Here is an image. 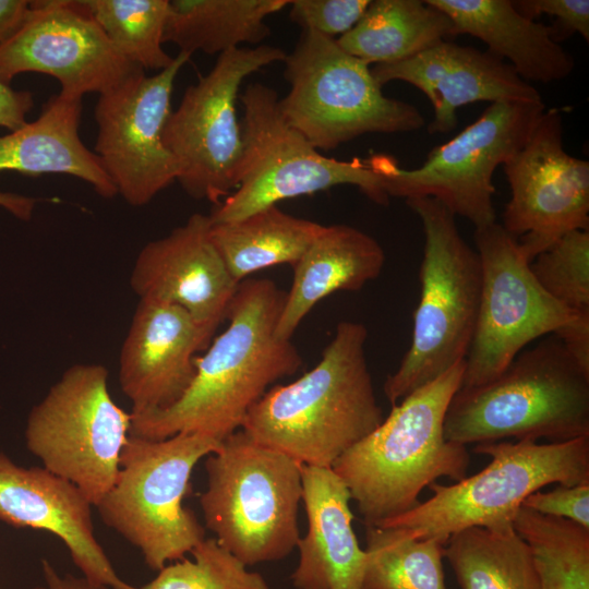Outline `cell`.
<instances>
[{"label":"cell","mask_w":589,"mask_h":589,"mask_svg":"<svg viewBox=\"0 0 589 589\" xmlns=\"http://www.w3.org/2000/svg\"><path fill=\"white\" fill-rule=\"evenodd\" d=\"M190 554L167 564L140 589H269L260 573L249 570L215 538H205Z\"/></svg>","instance_id":"33"},{"label":"cell","mask_w":589,"mask_h":589,"mask_svg":"<svg viewBox=\"0 0 589 589\" xmlns=\"http://www.w3.org/2000/svg\"><path fill=\"white\" fill-rule=\"evenodd\" d=\"M308 531L300 538L296 589H363L366 553L352 528L350 492L332 468L301 465Z\"/></svg>","instance_id":"22"},{"label":"cell","mask_w":589,"mask_h":589,"mask_svg":"<svg viewBox=\"0 0 589 589\" xmlns=\"http://www.w3.org/2000/svg\"><path fill=\"white\" fill-rule=\"evenodd\" d=\"M221 442L195 433L154 441L129 435L112 488L95 506L104 524L139 549L153 570L190 553L205 528L183 506L196 464Z\"/></svg>","instance_id":"7"},{"label":"cell","mask_w":589,"mask_h":589,"mask_svg":"<svg viewBox=\"0 0 589 589\" xmlns=\"http://www.w3.org/2000/svg\"><path fill=\"white\" fill-rule=\"evenodd\" d=\"M522 506L537 513L572 520L589 529V482L557 484L553 490L533 492Z\"/></svg>","instance_id":"37"},{"label":"cell","mask_w":589,"mask_h":589,"mask_svg":"<svg viewBox=\"0 0 589 589\" xmlns=\"http://www.w3.org/2000/svg\"><path fill=\"white\" fill-rule=\"evenodd\" d=\"M240 98L244 113L238 184L208 215L212 224L239 220L280 201L342 184L357 187L378 205H388L374 155L351 160L324 156L289 125L277 92L263 83L248 85Z\"/></svg>","instance_id":"8"},{"label":"cell","mask_w":589,"mask_h":589,"mask_svg":"<svg viewBox=\"0 0 589 589\" xmlns=\"http://www.w3.org/2000/svg\"><path fill=\"white\" fill-rule=\"evenodd\" d=\"M382 245L370 235L348 225L324 226L296 263L276 333H293L324 298L337 291H357L380 276L385 264Z\"/></svg>","instance_id":"23"},{"label":"cell","mask_w":589,"mask_h":589,"mask_svg":"<svg viewBox=\"0 0 589 589\" xmlns=\"http://www.w3.org/2000/svg\"><path fill=\"white\" fill-rule=\"evenodd\" d=\"M539 285L568 309L589 313V230H573L529 264Z\"/></svg>","instance_id":"34"},{"label":"cell","mask_w":589,"mask_h":589,"mask_svg":"<svg viewBox=\"0 0 589 589\" xmlns=\"http://www.w3.org/2000/svg\"><path fill=\"white\" fill-rule=\"evenodd\" d=\"M545 110L539 103H493L448 142L435 146L414 169L375 154L388 196L433 197L476 229L496 223L493 173L527 141Z\"/></svg>","instance_id":"12"},{"label":"cell","mask_w":589,"mask_h":589,"mask_svg":"<svg viewBox=\"0 0 589 589\" xmlns=\"http://www.w3.org/2000/svg\"><path fill=\"white\" fill-rule=\"evenodd\" d=\"M44 585L33 589H115L107 585L97 584L84 576L59 574L48 560L41 561Z\"/></svg>","instance_id":"40"},{"label":"cell","mask_w":589,"mask_h":589,"mask_svg":"<svg viewBox=\"0 0 589 589\" xmlns=\"http://www.w3.org/2000/svg\"><path fill=\"white\" fill-rule=\"evenodd\" d=\"M324 225L273 205L239 220L212 224L213 242L238 283L273 266L296 265Z\"/></svg>","instance_id":"28"},{"label":"cell","mask_w":589,"mask_h":589,"mask_svg":"<svg viewBox=\"0 0 589 589\" xmlns=\"http://www.w3.org/2000/svg\"><path fill=\"white\" fill-rule=\"evenodd\" d=\"M453 22L455 35L482 40L488 51L508 60L526 82L551 83L567 77L573 56L554 37L550 26L520 14L510 0H426Z\"/></svg>","instance_id":"24"},{"label":"cell","mask_w":589,"mask_h":589,"mask_svg":"<svg viewBox=\"0 0 589 589\" xmlns=\"http://www.w3.org/2000/svg\"><path fill=\"white\" fill-rule=\"evenodd\" d=\"M444 557L461 589H539L530 550L512 524L458 531Z\"/></svg>","instance_id":"29"},{"label":"cell","mask_w":589,"mask_h":589,"mask_svg":"<svg viewBox=\"0 0 589 589\" xmlns=\"http://www.w3.org/2000/svg\"><path fill=\"white\" fill-rule=\"evenodd\" d=\"M97 24L129 62L161 71L175 57L164 48L169 0H82Z\"/></svg>","instance_id":"32"},{"label":"cell","mask_w":589,"mask_h":589,"mask_svg":"<svg viewBox=\"0 0 589 589\" xmlns=\"http://www.w3.org/2000/svg\"><path fill=\"white\" fill-rule=\"evenodd\" d=\"M131 413L112 399L108 371L77 363L63 372L27 418V449L96 506L116 482Z\"/></svg>","instance_id":"11"},{"label":"cell","mask_w":589,"mask_h":589,"mask_svg":"<svg viewBox=\"0 0 589 589\" xmlns=\"http://www.w3.org/2000/svg\"><path fill=\"white\" fill-rule=\"evenodd\" d=\"M284 63L290 88L279 98L280 111L318 151L369 133L410 132L425 124L416 106L385 96L370 65L333 37L302 31Z\"/></svg>","instance_id":"10"},{"label":"cell","mask_w":589,"mask_h":589,"mask_svg":"<svg viewBox=\"0 0 589 589\" xmlns=\"http://www.w3.org/2000/svg\"><path fill=\"white\" fill-rule=\"evenodd\" d=\"M37 202L38 200L32 196L0 192V207L22 220H28L32 217Z\"/></svg>","instance_id":"41"},{"label":"cell","mask_w":589,"mask_h":589,"mask_svg":"<svg viewBox=\"0 0 589 589\" xmlns=\"http://www.w3.org/2000/svg\"><path fill=\"white\" fill-rule=\"evenodd\" d=\"M208 215L194 213L140 251L130 278L140 300L181 306L208 339L227 318L240 283L230 275L211 236Z\"/></svg>","instance_id":"18"},{"label":"cell","mask_w":589,"mask_h":589,"mask_svg":"<svg viewBox=\"0 0 589 589\" xmlns=\"http://www.w3.org/2000/svg\"><path fill=\"white\" fill-rule=\"evenodd\" d=\"M444 436L465 446L589 437V370L549 335L492 381L460 386L445 414Z\"/></svg>","instance_id":"4"},{"label":"cell","mask_w":589,"mask_h":589,"mask_svg":"<svg viewBox=\"0 0 589 589\" xmlns=\"http://www.w3.org/2000/svg\"><path fill=\"white\" fill-rule=\"evenodd\" d=\"M369 4L370 0H291L289 19L302 31L334 38L349 32Z\"/></svg>","instance_id":"35"},{"label":"cell","mask_w":589,"mask_h":589,"mask_svg":"<svg viewBox=\"0 0 589 589\" xmlns=\"http://www.w3.org/2000/svg\"><path fill=\"white\" fill-rule=\"evenodd\" d=\"M372 75L381 85L402 81L430 100V134H446L458 123L457 110L478 101L539 103V91L505 61L488 50L442 40L400 62L376 64Z\"/></svg>","instance_id":"19"},{"label":"cell","mask_w":589,"mask_h":589,"mask_svg":"<svg viewBox=\"0 0 589 589\" xmlns=\"http://www.w3.org/2000/svg\"><path fill=\"white\" fill-rule=\"evenodd\" d=\"M211 340L181 306L140 300L119 358V382L131 414L164 410L195 375V353Z\"/></svg>","instance_id":"20"},{"label":"cell","mask_w":589,"mask_h":589,"mask_svg":"<svg viewBox=\"0 0 589 589\" xmlns=\"http://www.w3.org/2000/svg\"><path fill=\"white\" fill-rule=\"evenodd\" d=\"M31 5L28 0H0V48L22 28Z\"/></svg>","instance_id":"39"},{"label":"cell","mask_w":589,"mask_h":589,"mask_svg":"<svg viewBox=\"0 0 589 589\" xmlns=\"http://www.w3.org/2000/svg\"><path fill=\"white\" fill-rule=\"evenodd\" d=\"M512 525L530 550L539 589H589V529L525 506Z\"/></svg>","instance_id":"30"},{"label":"cell","mask_w":589,"mask_h":589,"mask_svg":"<svg viewBox=\"0 0 589 589\" xmlns=\"http://www.w3.org/2000/svg\"><path fill=\"white\" fill-rule=\"evenodd\" d=\"M205 470L199 501L220 545L247 566L283 560L297 548L301 464L238 430L208 455Z\"/></svg>","instance_id":"6"},{"label":"cell","mask_w":589,"mask_h":589,"mask_svg":"<svg viewBox=\"0 0 589 589\" xmlns=\"http://www.w3.org/2000/svg\"><path fill=\"white\" fill-rule=\"evenodd\" d=\"M405 201L422 223L424 249L411 342L384 384L392 406L466 360L482 290L480 257L460 236L455 215L433 197Z\"/></svg>","instance_id":"5"},{"label":"cell","mask_w":589,"mask_h":589,"mask_svg":"<svg viewBox=\"0 0 589 589\" xmlns=\"http://www.w3.org/2000/svg\"><path fill=\"white\" fill-rule=\"evenodd\" d=\"M482 290L473 338L465 360L461 387L500 375L537 338L560 336L589 313L552 298L536 280L518 240L501 224L476 229Z\"/></svg>","instance_id":"14"},{"label":"cell","mask_w":589,"mask_h":589,"mask_svg":"<svg viewBox=\"0 0 589 589\" xmlns=\"http://www.w3.org/2000/svg\"><path fill=\"white\" fill-rule=\"evenodd\" d=\"M190 56L180 52L154 75L137 71L99 95L94 117V153L119 195L132 206L148 204L178 178V165L164 144L175 80Z\"/></svg>","instance_id":"15"},{"label":"cell","mask_w":589,"mask_h":589,"mask_svg":"<svg viewBox=\"0 0 589 589\" xmlns=\"http://www.w3.org/2000/svg\"><path fill=\"white\" fill-rule=\"evenodd\" d=\"M290 0H169L164 44L190 57L201 51L221 55L259 45L271 34L266 19Z\"/></svg>","instance_id":"27"},{"label":"cell","mask_w":589,"mask_h":589,"mask_svg":"<svg viewBox=\"0 0 589 589\" xmlns=\"http://www.w3.org/2000/svg\"><path fill=\"white\" fill-rule=\"evenodd\" d=\"M285 294L269 279L241 281L228 327L196 358L188 389L164 410L131 414L130 435L159 441L195 433L223 442L238 431L268 386L302 364L291 339L276 333Z\"/></svg>","instance_id":"1"},{"label":"cell","mask_w":589,"mask_h":589,"mask_svg":"<svg viewBox=\"0 0 589 589\" xmlns=\"http://www.w3.org/2000/svg\"><path fill=\"white\" fill-rule=\"evenodd\" d=\"M143 69L111 45L82 0L32 1L22 28L0 48V80L37 72L60 83L61 95H99Z\"/></svg>","instance_id":"17"},{"label":"cell","mask_w":589,"mask_h":589,"mask_svg":"<svg viewBox=\"0 0 589 589\" xmlns=\"http://www.w3.org/2000/svg\"><path fill=\"white\" fill-rule=\"evenodd\" d=\"M33 107L32 92L13 89L0 80V127L10 131L23 127Z\"/></svg>","instance_id":"38"},{"label":"cell","mask_w":589,"mask_h":589,"mask_svg":"<svg viewBox=\"0 0 589 589\" xmlns=\"http://www.w3.org/2000/svg\"><path fill=\"white\" fill-rule=\"evenodd\" d=\"M287 53L260 45L229 50L212 70L190 85L166 122L163 140L178 165L183 191L195 200L219 204L235 191L243 154L237 100L243 81Z\"/></svg>","instance_id":"13"},{"label":"cell","mask_w":589,"mask_h":589,"mask_svg":"<svg viewBox=\"0 0 589 589\" xmlns=\"http://www.w3.org/2000/svg\"><path fill=\"white\" fill-rule=\"evenodd\" d=\"M513 5L531 20L543 14L553 16L555 21L550 27L557 43L573 34H579L589 41L588 0H519L513 1Z\"/></svg>","instance_id":"36"},{"label":"cell","mask_w":589,"mask_h":589,"mask_svg":"<svg viewBox=\"0 0 589 589\" xmlns=\"http://www.w3.org/2000/svg\"><path fill=\"white\" fill-rule=\"evenodd\" d=\"M366 327L341 321L317 364L269 388L241 430L301 465L332 468L383 421L369 370Z\"/></svg>","instance_id":"2"},{"label":"cell","mask_w":589,"mask_h":589,"mask_svg":"<svg viewBox=\"0 0 589 589\" xmlns=\"http://www.w3.org/2000/svg\"><path fill=\"white\" fill-rule=\"evenodd\" d=\"M464 371L465 361L405 396L333 465L364 526H378L411 510L422 490L442 477L455 481L467 477V447L444 436L445 414Z\"/></svg>","instance_id":"3"},{"label":"cell","mask_w":589,"mask_h":589,"mask_svg":"<svg viewBox=\"0 0 589 589\" xmlns=\"http://www.w3.org/2000/svg\"><path fill=\"white\" fill-rule=\"evenodd\" d=\"M453 36L452 20L426 0H373L336 40L349 55L376 65L407 60Z\"/></svg>","instance_id":"26"},{"label":"cell","mask_w":589,"mask_h":589,"mask_svg":"<svg viewBox=\"0 0 589 589\" xmlns=\"http://www.w3.org/2000/svg\"><path fill=\"white\" fill-rule=\"evenodd\" d=\"M81 113L82 99L51 96L36 120L0 136V172L68 175L104 199L118 195L97 155L80 139Z\"/></svg>","instance_id":"25"},{"label":"cell","mask_w":589,"mask_h":589,"mask_svg":"<svg viewBox=\"0 0 589 589\" xmlns=\"http://www.w3.org/2000/svg\"><path fill=\"white\" fill-rule=\"evenodd\" d=\"M510 188L502 227L531 262L573 230H589V163L563 147V118L544 110L525 144L503 165Z\"/></svg>","instance_id":"16"},{"label":"cell","mask_w":589,"mask_h":589,"mask_svg":"<svg viewBox=\"0 0 589 589\" xmlns=\"http://www.w3.org/2000/svg\"><path fill=\"white\" fill-rule=\"evenodd\" d=\"M473 452L491 461L454 484L431 483L429 500L376 527L446 543L467 528L512 524L526 497L549 484L589 482V437L544 444L500 441L477 444Z\"/></svg>","instance_id":"9"},{"label":"cell","mask_w":589,"mask_h":589,"mask_svg":"<svg viewBox=\"0 0 589 589\" xmlns=\"http://www.w3.org/2000/svg\"><path fill=\"white\" fill-rule=\"evenodd\" d=\"M365 541L363 589H447L440 540L365 526Z\"/></svg>","instance_id":"31"},{"label":"cell","mask_w":589,"mask_h":589,"mask_svg":"<svg viewBox=\"0 0 589 589\" xmlns=\"http://www.w3.org/2000/svg\"><path fill=\"white\" fill-rule=\"evenodd\" d=\"M92 503L72 482L44 467L25 468L0 453V520L58 537L87 579L140 589L119 577L94 533Z\"/></svg>","instance_id":"21"}]
</instances>
